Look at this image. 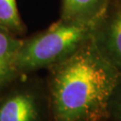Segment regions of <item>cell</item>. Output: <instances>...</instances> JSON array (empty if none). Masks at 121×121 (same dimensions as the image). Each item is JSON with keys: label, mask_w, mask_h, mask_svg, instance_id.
<instances>
[{"label": "cell", "mask_w": 121, "mask_h": 121, "mask_svg": "<svg viewBox=\"0 0 121 121\" xmlns=\"http://www.w3.org/2000/svg\"><path fill=\"white\" fill-rule=\"evenodd\" d=\"M47 70L51 121H109V99L121 74L91 39Z\"/></svg>", "instance_id": "1"}, {"label": "cell", "mask_w": 121, "mask_h": 121, "mask_svg": "<svg viewBox=\"0 0 121 121\" xmlns=\"http://www.w3.org/2000/svg\"><path fill=\"white\" fill-rule=\"evenodd\" d=\"M93 23L60 18L48 29L23 39L15 60L17 73H34L65 60L91 39Z\"/></svg>", "instance_id": "2"}, {"label": "cell", "mask_w": 121, "mask_h": 121, "mask_svg": "<svg viewBox=\"0 0 121 121\" xmlns=\"http://www.w3.org/2000/svg\"><path fill=\"white\" fill-rule=\"evenodd\" d=\"M19 74L0 90V121H51L45 79Z\"/></svg>", "instance_id": "3"}, {"label": "cell", "mask_w": 121, "mask_h": 121, "mask_svg": "<svg viewBox=\"0 0 121 121\" xmlns=\"http://www.w3.org/2000/svg\"><path fill=\"white\" fill-rule=\"evenodd\" d=\"M91 39L102 57L121 74V0H108L93 23Z\"/></svg>", "instance_id": "4"}, {"label": "cell", "mask_w": 121, "mask_h": 121, "mask_svg": "<svg viewBox=\"0 0 121 121\" xmlns=\"http://www.w3.org/2000/svg\"><path fill=\"white\" fill-rule=\"evenodd\" d=\"M23 39L0 27V90L19 75L15 60Z\"/></svg>", "instance_id": "5"}, {"label": "cell", "mask_w": 121, "mask_h": 121, "mask_svg": "<svg viewBox=\"0 0 121 121\" xmlns=\"http://www.w3.org/2000/svg\"><path fill=\"white\" fill-rule=\"evenodd\" d=\"M108 0H62L61 19L93 22L103 12Z\"/></svg>", "instance_id": "6"}, {"label": "cell", "mask_w": 121, "mask_h": 121, "mask_svg": "<svg viewBox=\"0 0 121 121\" xmlns=\"http://www.w3.org/2000/svg\"><path fill=\"white\" fill-rule=\"evenodd\" d=\"M0 27L15 35L24 32L25 28L18 12L16 0H0Z\"/></svg>", "instance_id": "7"}, {"label": "cell", "mask_w": 121, "mask_h": 121, "mask_svg": "<svg viewBox=\"0 0 121 121\" xmlns=\"http://www.w3.org/2000/svg\"><path fill=\"white\" fill-rule=\"evenodd\" d=\"M109 121H121V79L114 88L108 106Z\"/></svg>", "instance_id": "8"}]
</instances>
